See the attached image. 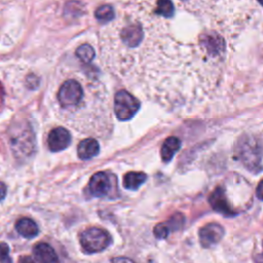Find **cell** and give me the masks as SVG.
I'll return each instance as SVG.
<instances>
[{
    "mask_svg": "<svg viewBox=\"0 0 263 263\" xmlns=\"http://www.w3.org/2000/svg\"><path fill=\"white\" fill-rule=\"evenodd\" d=\"M147 179V176L144 173H127L123 178V186L126 189H138Z\"/></svg>",
    "mask_w": 263,
    "mask_h": 263,
    "instance_id": "15",
    "label": "cell"
},
{
    "mask_svg": "<svg viewBox=\"0 0 263 263\" xmlns=\"http://www.w3.org/2000/svg\"><path fill=\"white\" fill-rule=\"evenodd\" d=\"M237 155L243 165L253 172L263 170V144L252 138L240 141Z\"/></svg>",
    "mask_w": 263,
    "mask_h": 263,
    "instance_id": "1",
    "label": "cell"
},
{
    "mask_svg": "<svg viewBox=\"0 0 263 263\" xmlns=\"http://www.w3.org/2000/svg\"><path fill=\"white\" fill-rule=\"evenodd\" d=\"M254 260L256 263H263V251L261 253H258L255 257Z\"/></svg>",
    "mask_w": 263,
    "mask_h": 263,
    "instance_id": "25",
    "label": "cell"
},
{
    "mask_svg": "<svg viewBox=\"0 0 263 263\" xmlns=\"http://www.w3.org/2000/svg\"><path fill=\"white\" fill-rule=\"evenodd\" d=\"M77 58L83 63H90L95 58V50L89 44H82L76 49Z\"/></svg>",
    "mask_w": 263,
    "mask_h": 263,
    "instance_id": "16",
    "label": "cell"
},
{
    "mask_svg": "<svg viewBox=\"0 0 263 263\" xmlns=\"http://www.w3.org/2000/svg\"><path fill=\"white\" fill-rule=\"evenodd\" d=\"M181 141L177 137L167 138L161 147V158L163 161H170L175 153L180 149Z\"/></svg>",
    "mask_w": 263,
    "mask_h": 263,
    "instance_id": "14",
    "label": "cell"
},
{
    "mask_svg": "<svg viewBox=\"0 0 263 263\" xmlns=\"http://www.w3.org/2000/svg\"><path fill=\"white\" fill-rule=\"evenodd\" d=\"M71 143V135L70 133L62 126L53 128L47 138L48 148L52 152H58L66 149Z\"/></svg>",
    "mask_w": 263,
    "mask_h": 263,
    "instance_id": "7",
    "label": "cell"
},
{
    "mask_svg": "<svg viewBox=\"0 0 263 263\" xmlns=\"http://www.w3.org/2000/svg\"><path fill=\"white\" fill-rule=\"evenodd\" d=\"M34 253L41 263H59L58 255L51 246L45 242L37 243L34 248Z\"/></svg>",
    "mask_w": 263,
    "mask_h": 263,
    "instance_id": "11",
    "label": "cell"
},
{
    "mask_svg": "<svg viewBox=\"0 0 263 263\" xmlns=\"http://www.w3.org/2000/svg\"><path fill=\"white\" fill-rule=\"evenodd\" d=\"M11 146L12 150L15 154H24L30 155L35 147L34 145V135L29 126V124H25L21 129L16 126L14 132H11Z\"/></svg>",
    "mask_w": 263,
    "mask_h": 263,
    "instance_id": "4",
    "label": "cell"
},
{
    "mask_svg": "<svg viewBox=\"0 0 263 263\" xmlns=\"http://www.w3.org/2000/svg\"><path fill=\"white\" fill-rule=\"evenodd\" d=\"M210 202L213 206V209L223 215L226 216H233L235 215V212L232 210V208L229 205L226 195L221 188H217L210 196Z\"/></svg>",
    "mask_w": 263,
    "mask_h": 263,
    "instance_id": "9",
    "label": "cell"
},
{
    "mask_svg": "<svg viewBox=\"0 0 263 263\" xmlns=\"http://www.w3.org/2000/svg\"><path fill=\"white\" fill-rule=\"evenodd\" d=\"M256 194H257V197L261 200H263V180L259 183L258 187H257V190H256Z\"/></svg>",
    "mask_w": 263,
    "mask_h": 263,
    "instance_id": "22",
    "label": "cell"
},
{
    "mask_svg": "<svg viewBox=\"0 0 263 263\" xmlns=\"http://www.w3.org/2000/svg\"><path fill=\"white\" fill-rule=\"evenodd\" d=\"M155 12L160 14L161 16H165V17H171L174 15L175 12V8L174 5L171 1H158L157 2V7L155 9Z\"/></svg>",
    "mask_w": 263,
    "mask_h": 263,
    "instance_id": "18",
    "label": "cell"
},
{
    "mask_svg": "<svg viewBox=\"0 0 263 263\" xmlns=\"http://www.w3.org/2000/svg\"><path fill=\"white\" fill-rule=\"evenodd\" d=\"M112 263H135L134 261H132L128 258H123V257H119V258H114Z\"/></svg>",
    "mask_w": 263,
    "mask_h": 263,
    "instance_id": "23",
    "label": "cell"
},
{
    "mask_svg": "<svg viewBox=\"0 0 263 263\" xmlns=\"http://www.w3.org/2000/svg\"><path fill=\"white\" fill-rule=\"evenodd\" d=\"M144 33L140 25H129L122 29L120 33V38L124 44L129 47H135L141 43L143 40Z\"/></svg>",
    "mask_w": 263,
    "mask_h": 263,
    "instance_id": "10",
    "label": "cell"
},
{
    "mask_svg": "<svg viewBox=\"0 0 263 263\" xmlns=\"http://www.w3.org/2000/svg\"><path fill=\"white\" fill-rule=\"evenodd\" d=\"M0 263H12L9 256V247L5 242H0Z\"/></svg>",
    "mask_w": 263,
    "mask_h": 263,
    "instance_id": "21",
    "label": "cell"
},
{
    "mask_svg": "<svg viewBox=\"0 0 263 263\" xmlns=\"http://www.w3.org/2000/svg\"><path fill=\"white\" fill-rule=\"evenodd\" d=\"M6 192H7V188H6L5 184L0 182V200L4 199V197L6 196Z\"/></svg>",
    "mask_w": 263,
    "mask_h": 263,
    "instance_id": "24",
    "label": "cell"
},
{
    "mask_svg": "<svg viewBox=\"0 0 263 263\" xmlns=\"http://www.w3.org/2000/svg\"><path fill=\"white\" fill-rule=\"evenodd\" d=\"M95 15L96 17L101 21V22H109L111 21L113 17H114V9L111 5H108V4H105V5H102L100 6L96 12H95Z\"/></svg>",
    "mask_w": 263,
    "mask_h": 263,
    "instance_id": "17",
    "label": "cell"
},
{
    "mask_svg": "<svg viewBox=\"0 0 263 263\" xmlns=\"http://www.w3.org/2000/svg\"><path fill=\"white\" fill-rule=\"evenodd\" d=\"M21 263H36V261L34 259H32L31 257L26 256L21 259Z\"/></svg>",
    "mask_w": 263,
    "mask_h": 263,
    "instance_id": "26",
    "label": "cell"
},
{
    "mask_svg": "<svg viewBox=\"0 0 263 263\" xmlns=\"http://www.w3.org/2000/svg\"><path fill=\"white\" fill-rule=\"evenodd\" d=\"M140 102L125 90H119L114 98V112L118 119L128 120L139 110Z\"/></svg>",
    "mask_w": 263,
    "mask_h": 263,
    "instance_id": "3",
    "label": "cell"
},
{
    "mask_svg": "<svg viewBox=\"0 0 263 263\" xmlns=\"http://www.w3.org/2000/svg\"><path fill=\"white\" fill-rule=\"evenodd\" d=\"M89 191L96 197H104L111 190L110 177L103 172L95 174L89 181Z\"/></svg>",
    "mask_w": 263,
    "mask_h": 263,
    "instance_id": "8",
    "label": "cell"
},
{
    "mask_svg": "<svg viewBox=\"0 0 263 263\" xmlns=\"http://www.w3.org/2000/svg\"><path fill=\"white\" fill-rule=\"evenodd\" d=\"M15 229L18 232V234L26 238H33L39 232L37 224L30 218L20 219L15 223Z\"/></svg>",
    "mask_w": 263,
    "mask_h": 263,
    "instance_id": "13",
    "label": "cell"
},
{
    "mask_svg": "<svg viewBox=\"0 0 263 263\" xmlns=\"http://www.w3.org/2000/svg\"><path fill=\"white\" fill-rule=\"evenodd\" d=\"M165 223L167 224L170 230H178L184 224V217L181 214H176Z\"/></svg>",
    "mask_w": 263,
    "mask_h": 263,
    "instance_id": "19",
    "label": "cell"
},
{
    "mask_svg": "<svg viewBox=\"0 0 263 263\" xmlns=\"http://www.w3.org/2000/svg\"><path fill=\"white\" fill-rule=\"evenodd\" d=\"M80 243L86 253H98L109 247L111 243V236L104 229L91 227L81 233Z\"/></svg>",
    "mask_w": 263,
    "mask_h": 263,
    "instance_id": "2",
    "label": "cell"
},
{
    "mask_svg": "<svg viewBox=\"0 0 263 263\" xmlns=\"http://www.w3.org/2000/svg\"><path fill=\"white\" fill-rule=\"evenodd\" d=\"M170 231H171V230H170V228H168V226H167L166 223H159V224H157V225L154 227V230H153L154 235H155L157 238H160V239L165 238V237L168 235Z\"/></svg>",
    "mask_w": 263,
    "mask_h": 263,
    "instance_id": "20",
    "label": "cell"
},
{
    "mask_svg": "<svg viewBox=\"0 0 263 263\" xmlns=\"http://www.w3.org/2000/svg\"><path fill=\"white\" fill-rule=\"evenodd\" d=\"M223 236L224 229L217 223L206 224L199 230V241L203 248H211L217 245Z\"/></svg>",
    "mask_w": 263,
    "mask_h": 263,
    "instance_id": "6",
    "label": "cell"
},
{
    "mask_svg": "<svg viewBox=\"0 0 263 263\" xmlns=\"http://www.w3.org/2000/svg\"><path fill=\"white\" fill-rule=\"evenodd\" d=\"M260 4H261V5H263V1H261V2H260Z\"/></svg>",
    "mask_w": 263,
    "mask_h": 263,
    "instance_id": "27",
    "label": "cell"
},
{
    "mask_svg": "<svg viewBox=\"0 0 263 263\" xmlns=\"http://www.w3.org/2000/svg\"><path fill=\"white\" fill-rule=\"evenodd\" d=\"M99 151H100V146L98 141L91 138L81 141L77 147L78 156L84 160L95 157L99 153Z\"/></svg>",
    "mask_w": 263,
    "mask_h": 263,
    "instance_id": "12",
    "label": "cell"
},
{
    "mask_svg": "<svg viewBox=\"0 0 263 263\" xmlns=\"http://www.w3.org/2000/svg\"><path fill=\"white\" fill-rule=\"evenodd\" d=\"M83 97V90L79 82L69 79L60 87L58 99L63 107L76 106Z\"/></svg>",
    "mask_w": 263,
    "mask_h": 263,
    "instance_id": "5",
    "label": "cell"
}]
</instances>
